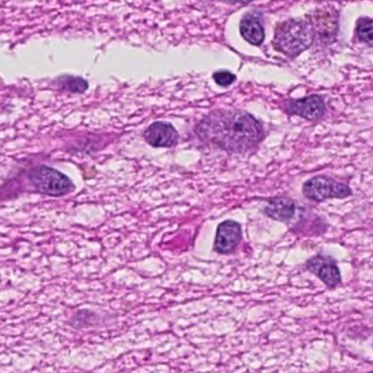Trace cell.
I'll return each instance as SVG.
<instances>
[{
    "label": "cell",
    "mask_w": 373,
    "mask_h": 373,
    "mask_svg": "<svg viewBox=\"0 0 373 373\" xmlns=\"http://www.w3.org/2000/svg\"><path fill=\"white\" fill-rule=\"evenodd\" d=\"M196 134L201 140L226 151L244 152L263 140L264 127L247 113L219 110L201 121Z\"/></svg>",
    "instance_id": "6da1fadb"
},
{
    "label": "cell",
    "mask_w": 373,
    "mask_h": 373,
    "mask_svg": "<svg viewBox=\"0 0 373 373\" xmlns=\"http://www.w3.org/2000/svg\"><path fill=\"white\" fill-rule=\"evenodd\" d=\"M313 38L311 25L290 19L277 25L273 43L277 50L289 57H297L311 46Z\"/></svg>",
    "instance_id": "7a4b0ae2"
},
{
    "label": "cell",
    "mask_w": 373,
    "mask_h": 373,
    "mask_svg": "<svg viewBox=\"0 0 373 373\" xmlns=\"http://www.w3.org/2000/svg\"><path fill=\"white\" fill-rule=\"evenodd\" d=\"M29 179L39 193L48 196H65L75 189V185L67 175L46 165H40L31 170Z\"/></svg>",
    "instance_id": "3957f363"
},
{
    "label": "cell",
    "mask_w": 373,
    "mask_h": 373,
    "mask_svg": "<svg viewBox=\"0 0 373 373\" xmlns=\"http://www.w3.org/2000/svg\"><path fill=\"white\" fill-rule=\"evenodd\" d=\"M304 196L314 202H324L330 198H346L351 196L348 185L326 177H316L306 182L302 189Z\"/></svg>",
    "instance_id": "277c9868"
},
{
    "label": "cell",
    "mask_w": 373,
    "mask_h": 373,
    "mask_svg": "<svg viewBox=\"0 0 373 373\" xmlns=\"http://www.w3.org/2000/svg\"><path fill=\"white\" fill-rule=\"evenodd\" d=\"M306 269L323 281L329 288H335L341 283L339 271L335 259L325 255H316L308 259Z\"/></svg>",
    "instance_id": "5b68a950"
},
{
    "label": "cell",
    "mask_w": 373,
    "mask_h": 373,
    "mask_svg": "<svg viewBox=\"0 0 373 373\" xmlns=\"http://www.w3.org/2000/svg\"><path fill=\"white\" fill-rule=\"evenodd\" d=\"M241 239V226L233 220H226L220 224L217 229L214 250L219 254L232 253L239 245Z\"/></svg>",
    "instance_id": "8992f818"
},
{
    "label": "cell",
    "mask_w": 373,
    "mask_h": 373,
    "mask_svg": "<svg viewBox=\"0 0 373 373\" xmlns=\"http://www.w3.org/2000/svg\"><path fill=\"white\" fill-rule=\"evenodd\" d=\"M286 109L290 114L299 115L308 121L321 120L326 111L323 97L320 95H311L306 99L290 101Z\"/></svg>",
    "instance_id": "52a82bcc"
},
{
    "label": "cell",
    "mask_w": 373,
    "mask_h": 373,
    "mask_svg": "<svg viewBox=\"0 0 373 373\" xmlns=\"http://www.w3.org/2000/svg\"><path fill=\"white\" fill-rule=\"evenodd\" d=\"M144 137L152 147L169 148L177 144L179 134L169 123L157 122L148 127Z\"/></svg>",
    "instance_id": "ba28073f"
},
{
    "label": "cell",
    "mask_w": 373,
    "mask_h": 373,
    "mask_svg": "<svg viewBox=\"0 0 373 373\" xmlns=\"http://www.w3.org/2000/svg\"><path fill=\"white\" fill-rule=\"evenodd\" d=\"M240 32L244 40L252 45H261L265 40L263 19L257 13H247L240 22Z\"/></svg>",
    "instance_id": "9c48e42d"
},
{
    "label": "cell",
    "mask_w": 373,
    "mask_h": 373,
    "mask_svg": "<svg viewBox=\"0 0 373 373\" xmlns=\"http://www.w3.org/2000/svg\"><path fill=\"white\" fill-rule=\"evenodd\" d=\"M264 210L271 219L286 222L292 219L296 212V204L294 201L287 197H277V198L271 199Z\"/></svg>",
    "instance_id": "30bf717a"
},
{
    "label": "cell",
    "mask_w": 373,
    "mask_h": 373,
    "mask_svg": "<svg viewBox=\"0 0 373 373\" xmlns=\"http://www.w3.org/2000/svg\"><path fill=\"white\" fill-rule=\"evenodd\" d=\"M56 85L60 89L72 93H83L88 89V83L85 79L74 76H62L58 78Z\"/></svg>",
    "instance_id": "8fae6325"
},
{
    "label": "cell",
    "mask_w": 373,
    "mask_h": 373,
    "mask_svg": "<svg viewBox=\"0 0 373 373\" xmlns=\"http://www.w3.org/2000/svg\"><path fill=\"white\" fill-rule=\"evenodd\" d=\"M372 19L362 17L357 22L356 33L361 42L366 43L368 46H372Z\"/></svg>",
    "instance_id": "7c38bea8"
},
{
    "label": "cell",
    "mask_w": 373,
    "mask_h": 373,
    "mask_svg": "<svg viewBox=\"0 0 373 373\" xmlns=\"http://www.w3.org/2000/svg\"><path fill=\"white\" fill-rule=\"evenodd\" d=\"M212 77H214L217 85L222 86V87H229L230 85L233 83L234 80H236V76L230 72H226V70H224V72H215Z\"/></svg>",
    "instance_id": "4fadbf2b"
}]
</instances>
